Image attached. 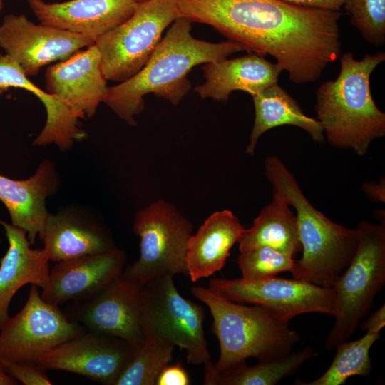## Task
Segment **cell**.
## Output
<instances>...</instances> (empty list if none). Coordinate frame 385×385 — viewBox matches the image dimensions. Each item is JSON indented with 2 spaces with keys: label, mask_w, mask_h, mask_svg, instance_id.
I'll return each mask as SVG.
<instances>
[{
  "label": "cell",
  "mask_w": 385,
  "mask_h": 385,
  "mask_svg": "<svg viewBox=\"0 0 385 385\" xmlns=\"http://www.w3.org/2000/svg\"><path fill=\"white\" fill-rule=\"evenodd\" d=\"M176 1L180 16L212 26L248 53L272 56L296 84L317 81L341 54V11L282 0Z\"/></svg>",
  "instance_id": "1"
},
{
  "label": "cell",
  "mask_w": 385,
  "mask_h": 385,
  "mask_svg": "<svg viewBox=\"0 0 385 385\" xmlns=\"http://www.w3.org/2000/svg\"><path fill=\"white\" fill-rule=\"evenodd\" d=\"M191 24L183 16L175 20L144 67L130 78L108 88L103 102L129 125L136 124L134 117L144 108L145 95L153 93L177 105L191 88L187 76L193 67L246 51L231 41L197 39L190 33Z\"/></svg>",
  "instance_id": "2"
},
{
  "label": "cell",
  "mask_w": 385,
  "mask_h": 385,
  "mask_svg": "<svg viewBox=\"0 0 385 385\" xmlns=\"http://www.w3.org/2000/svg\"><path fill=\"white\" fill-rule=\"evenodd\" d=\"M339 60L337 78L317 90V119L331 145L362 156L373 140L385 135V113L376 105L370 87L371 74L384 61L385 53H366L357 60L346 52Z\"/></svg>",
  "instance_id": "3"
},
{
  "label": "cell",
  "mask_w": 385,
  "mask_h": 385,
  "mask_svg": "<svg viewBox=\"0 0 385 385\" xmlns=\"http://www.w3.org/2000/svg\"><path fill=\"white\" fill-rule=\"evenodd\" d=\"M265 169L272 194L281 197L296 212L302 255L295 260L293 277L332 287L354 257L359 240L356 228L337 224L317 210L277 157H267Z\"/></svg>",
  "instance_id": "4"
},
{
  "label": "cell",
  "mask_w": 385,
  "mask_h": 385,
  "mask_svg": "<svg viewBox=\"0 0 385 385\" xmlns=\"http://www.w3.org/2000/svg\"><path fill=\"white\" fill-rule=\"evenodd\" d=\"M191 292L212 316V330L220 344V356L214 364L218 373L246 362L249 357L265 361L286 355L300 339L288 323L260 306L232 302L208 287L193 286Z\"/></svg>",
  "instance_id": "5"
},
{
  "label": "cell",
  "mask_w": 385,
  "mask_h": 385,
  "mask_svg": "<svg viewBox=\"0 0 385 385\" xmlns=\"http://www.w3.org/2000/svg\"><path fill=\"white\" fill-rule=\"evenodd\" d=\"M352 260L333 285L334 322L324 346L333 350L348 340L370 313L385 284V222L361 221Z\"/></svg>",
  "instance_id": "6"
},
{
  "label": "cell",
  "mask_w": 385,
  "mask_h": 385,
  "mask_svg": "<svg viewBox=\"0 0 385 385\" xmlns=\"http://www.w3.org/2000/svg\"><path fill=\"white\" fill-rule=\"evenodd\" d=\"M203 307L185 299L173 277L163 276L143 284L140 324L145 341L168 343L186 353L188 363H210L204 330Z\"/></svg>",
  "instance_id": "7"
},
{
  "label": "cell",
  "mask_w": 385,
  "mask_h": 385,
  "mask_svg": "<svg viewBox=\"0 0 385 385\" xmlns=\"http://www.w3.org/2000/svg\"><path fill=\"white\" fill-rule=\"evenodd\" d=\"M176 0H143L124 22L98 37V48L107 81H125L147 63L164 30L179 18Z\"/></svg>",
  "instance_id": "8"
},
{
  "label": "cell",
  "mask_w": 385,
  "mask_h": 385,
  "mask_svg": "<svg viewBox=\"0 0 385 385\" xmlns=\"http://www.w3.org/2000/svg\"><path fill=\"white\" fill-rule=\"evenodd\" d=\"M133 231L140 237V257L122 273L142 283L175 274L188 275L185 256L192 225L170 203L158 200L138 211Z\"/></svg>",
  "instance_id": "9"
},
{
  "label": "cell",
  "mask_w": 385,
  "mask_h": 385,
  "mask_svg": "<svg viewBox=\"0 0 385 385\" xmlns=\"http://www.w3.org/2000/svg\"><path fill=\"white\" fill-rule=\"evenodd\" d=\"M31 285L23 308L0 327V361L34 362L87 331L70 321L58 305L45 301Z\"/></svg>",
  "instance_id": "10"
},
{
  "label": "cell",
  "mask_w": 385,
  "mask_h": 385,
  "mask_svg": "<svg viewBox=\"0 0 385 385\" xmlns=\"http://www.w3.org/2000/svg\"><path fill=\"white\" fill-rule=\"evenodd\" d=\"M208 288L232 302L260 306L286 323L300 314L320 313L333 316L334 313L333 287L295 278H213Z\"/></svg>",
  "instance_id": "11"
},
{
  "label": "cell",
  "mask_w": 385,
  "mask_h": 385,
  "mask_svg": "<svg viewBox=\"0 0 385 385\" xmlns=\"http://www.w3.org/2000/svg\"><path fill=\"white\" fill-rule=\"evenodd\" d=\"M143 284L121 272L95 295L70 302L64 313L88 331L120 338L137 347L145 342L140 324Z\"/></svg>",
  "instance_id": "12"
},
{
  "label": "cell",
  "mask_w": 385,
  "mask_h": 385,
  "mask_svg": "<svg viewBox=\"0 0 385 385\" xmlns=\"http://www.w3.org/2000/svg\"><path fill=\"white\" fill-rule=\"evenodd\" d=\"M135 349L120 338L87 330L34 363L46 370L68 371L104 385H115Z\"/></svg>",
  "instance_id": "13"
},
{
  "label": "cell",
  "mask_w": 385,
  "mask_h": 385,
  "mask_svg": "<svg viewBox=\"0 0 385 385\" xmlns=\"http://www.w3.org/2000/svg\"><path fill=\"white\" fill-rule=\"evenodd\" d=\"M95 41L56 27L36 24L24 14H8L0 25V46L28 77L44 66L63 61Z\"/></svg>",
  "instance_id": "14"
},
{
  "label": "cell",
  "mask_w": 385,
  "mask_h": 385,
  "mask_svg": "<svg viewBox=\"0 0 385 385\" xmlns=\"http://www.w3.org/2000/svg\"><path fill=\"white\" fill-rule=\"evenodd\" d=\"M45 78L47 92L58 98L78 119L95 114L108 88L95 43L48 66Z\"/></svg>",
  "instance_id": "15"
},
{
  "label": "cell",
  "mask_w": 385,
  "mask_h": 385,
  "mask_svg": "<svg viewBox=\"0 0 385 385\" xmlns=\"http://www.w3.org/2000/svg\"><path fill=\"white\" fill-rule=\"evenodd\" d=\"M125 252L118 248L56 262L41 297L60 305L88 299L103 289L123 271Z\"/></svg>",
  "instance_id": "16"
},
{
  "label": "cell",
  "mask_w": 385,
  "mask_h": 385,
  "mask_svg": "<svg viewBox=\"0 0 385 385\" xmlns=\"http://www.w3.org/2000/svg\"><path fill=\"white\" fill-rule=\"evenodd\" d=\"M39 237L46 257L54 262L117 248L101 222L90 212L73 206L50 213Z\"/></svg>",
  "instance_id": "17"
},
{
  "label": "cell",
  "mask_w": 385,
  "mask_h": 385,
  "mask_svg": "<svg viewBox=\"0 0 385 385\" xmlns=\"http://www.w3.org/2000/svg\"><path fill=\"white\" fill-rule=\"evenodd\" d=\"M27 1L40 24L81 34L95 41L126 21L138 4L134 0Z\"/></svg>",
  "instance_id": "18"
},
{
  "label": "cell",
  "mask_w": 385,
  "mask_h": 385,
  "mask_svg": "<svg viewBox=\"0 0 385 385\" xmlns=\"http://www.w3.org/2000/svg\"><path fill=\"white\" fill-rule=\"evenodd\" d=\"M58 186L55 164L48 159L25 180L0 175V200L9 212L11 224L26 232L31 245L41 235L50 215L46 206V198L55 193Z\"/></svg>",
  "instance_id": "19"
},
{
  "label": "cell",
  "mask_w": 385,
  "mask_h": 385,
  "mask_svg": "<svg viewBox=\"0 0 385 385\" xmlns=\"http://www.w3.org/2000/svg\"><path fill=\"white\" fill-rule=\"evenodd\" d=\"M205 82L195 91L202 98L227 101L232 91H242L252 96L277 83L282 68L255 53L205 63Z\"/></svg>",
  "instance_id": "20"
},
{
  "label": "cell",
  "mask_w": 385,
  "mask_h": 385,
  "mask_svg": "<svg viewBox=\"0 0 385 385\" xmlns=\"http://www.w3.org/2000/svg\"><path fill=\"white\" fill-rule=\"evenodd\" d=\"M9 242L0 261V327L9 319L16 293L30 284L43 289L48 281V259L43 249H32L26 232L0 220Z\"/></svg>",
  "instance_id": "21"
},
{
  "label": "cell",
  "mask_w": 385,
  "mask_h": 385,
  "mask_svg": "<svg viewBox=\"0 0 385 385\" xmlns=\"http://www.w3.org/2000/svg\"><path fill=\"white\" fill-rule=\"evenodd\" d=\"M244 229L240 220L228 210L210 215L188 240L185 262L191 281L197 282L220 271Z\"/></svg>",
  "instance_id": "22"
},
{
  "label": "cell",
  "mask_w": 385,
  "mask_h": 385,
  "mask_svg": "<svg viewBox=\"0 0 385 385\" xmlns=\"http://www.w3.org/2000/svg\"><path fill=\"white\" fill-rule=\"evenodd\" d=\"M0 87L25 89L39 98L46 111V121L33 144L41 146L54 143L59 148H71L86 133L68 108L56 96L44 91L31 82L16 61L9 55L0 56Z\"/></svg>",
  "instance_id": "23"
},
{
  "label": "cell",
  "mask_w": 385,
  "mask_h": 385,
  "mask_svg": "<svg viewBox=\"0 0 385 385\" xmlns=\"http://www.w3.org/2000/svg\"><path fill=\"white\" fill-rule=\"evenodd\" d=\"M255 121L246 153L253 155L260 137L281 125H294L306 131L318 143L324 141L323 128L317 118L307 116L299 103L277 83L252 96Z\"/></svg>",
  "instance_id": "24"
},
{
  "label": "cell",
  "mask_w": 385,
  "mask_h": 385,
  "mask_svg": "<svg viewBox=\"0 0 385 385\" xmlns=\"http://www.w3.org/2000/svg\"><path fill=\"white\" fill-rule=\"evenodd\" d=\"M279 195L273 194L254 220L251 227L244 229L239 240L240 252L260 245L269 246L290 256L302 251L295 213Z\"/></svg>",
  "instance_id": "25"
},
{
  "label": "cell",
  "mask_w": 385,
  "mask_h": 385,
  "mask_svg": "<svg viewBox=\"0 0 385 385\" xmlns=\"http://www.w3.org/2000/svg\"><path fill=\"white\" fill-rule=\"evenodd\" d=\"M310 346L272 359L259 361L254 366L242 363L218 373L212 362L204 367L203 384L206 385H275L294 374L307 361L317 356Z\"/></svg>",
  "instance_id": "26"
},
{
  "label": "cell",
  "mask_w": 385,
  "mask_h": 385,
  "mask_svg": "<svg viewBox=\"0 0 385 385\" xmlns=\"http://www.w3.org/2000/svg\"><path fill=\"white\" fill-rule=\"evenodd\" d=\"M380 338V333L366 332L360 339L344 341L335 349L337 352L327 370L311 381L294 380L295 385H342L354 376H368L372 370L370 349Z\"/></svg>",
  "instance_id": "27"
},
{
  "label": "cell",
  "mask_w": 385,
  "mask_h": 385,
  "mask_svg": "<svg viewBox=\"0 0 385 385\" xmlns=\"http://www.w3.org/2000/svg\"><path fill=\"white\" fill-rule=\"evenodd\" d=\"M174 348L168 343L145 341L136 347L115 385H155L172 361Z\"/></svg>",
  "instance_id": "28"
},
{
  "label": "cell",
  "mask_w": 385,
  "mask_h": 385,
  "mask_svg": "<svg viewBox=\"0 0 385 385\" xmlns=\"http://www.w3.org/2000/svg\"><path fill=\"white\" fill-rule=\"evenodd\" d=\"M242 277L246 279H263L284 272H292L294 257L269 246L260 245L240 252L237 259Z\"/></svg>",
  "instance_id": "29"
},
{
  "label": "cell",
  "mask_w": 385,
  "mask_h": 385,
  "mask_svg": "<svg viewBox=\"0 0 385 385\" xmlns=\"http://www.w3.org/2000/svg\"><path fill=\"white\" fill-rule=\"evenodd\" d=\"M343 7L366 41L376 46L385 43V0H348Z\"/></svg>",
  "instance_id": "30"
},
{
  "label": "cell",
  "mask_w": 385,
  "mask_h": 385,
  "mask_svg": "<svg viewBox=\"0 0 385 385\" xmlns=\"http://www.w3.org/2000/svg\"><path fill=\"white\" fill-rule=\"evenodd\" d=\"M6 371L24 385H51L46 369L34 362L1 361Z\"/></svg>",
  "instance_id": "31"
},
{
  "label": "cell",
  "mask_w": 385,
  "mask_h": 385,
  "mask_svg": "<svg viewBox=\"0 0 385 385\" xmlns=\"http://www.w3.org/2000/svg\"><path fill=\"white\" fill-rule=\"evenodd\" d=\"M188 372L180 364L168 365L158 376L157 385H188Z\"/></svg>",
  "instance_id": "32"
},
{
  "label": "cell",
  "mask_w": 385,
  "mask_h": 385,
  "mask_svg": "<svg viewBox=\"0 0 385 385\" xmlns=\"http://www.w3.org/2000/svg\"><path fill=\"white\" fill-rule=\"evenodd\" d=\"M286 2L308 8L331 11H340L348 0H282Z\"/></svg>",
  "instance_id": "33"
},
{
  "label": "cell",
  "mask_w": 385,
  "mask_h": 385,
  "mask_svg": "<svg viewBox=\"0 0 385 385\" xmlns=\"http://www.w3.org/2000/svg\"><path fill=\"white\" fill-rule=\"evenodd\" d=\"M385 326L384 304L361 323V329L366 332L380 333Z\"/></svg>",
  "instance_id": "34"
},
{
  "label": "cell",
  "mask_w": 385,
  "mask_h": 385,
  "mask_svg": "<svg viewBox=\"0 0 385 385\" xmlns=\"http://www.w3.org/2000/svg\"><path fill=\"white\" fill-rule=\"evenodd\" d=\"M384 180H381L379 184L374 182H366L363 184L362 189L371 200L376 202H384Z\"/></svg>",
  "instance_id": "35"
},
{
  "label": "cell",
  "mask_w": 385,
  "mask_h": 385,
  "mask_svg": "<svg viewBox=\"0 0 385 385\" xmlns=\"http://www.w3.org/2000/svg\"><path fill=\"white\" fill-rule=\"evenodd\" d=\"M18 381L10 376L0 361V385H17Z\"/></svg>",
  "instance_id": "36"
},
{
  "label": "cell",
  "mask_w": 385,
  "mask_h": 385,
  "mask_svg": "<svg viewBox=\"0 0 385 385\" xmlns=\"http://www.w3.org/2000/svg\"><path fill=\"white\" fill-rule=\"evenodd\" d=\"M6 90L4 88L0 87V96Z\"/></svg>",
  "instance_id": "37"
},
{
  "label": "cell",
  "mask_w": 385,
  "mask_h": 385,
  "mask_svg": "<svg viewBox=\"0 0 385 385\" xmlns=\"http://www.w3.org/2000/svg\"><path fill=\"white\" fill-rule=\"evenodd\" d=\"M2 6H3V2H2V0H0V11L2 9Z\"/></svg>",
  "instance_id": "38"
},
{
  "label": "cell",
  "mask_w": 385,
  "mask_h": 385,
  "mask_svg": "<svg viewBox=\"0 0 385 385\" xmlns=\"http://www.w3.org/2000/svg\"><path fill=\"white\" fill-rule=\"evenodd\" d=\"M134 1H135L137 2H139V1H143V0H134Z\"/></svg>",
  "instance_id": "39"
}]
</instances>
